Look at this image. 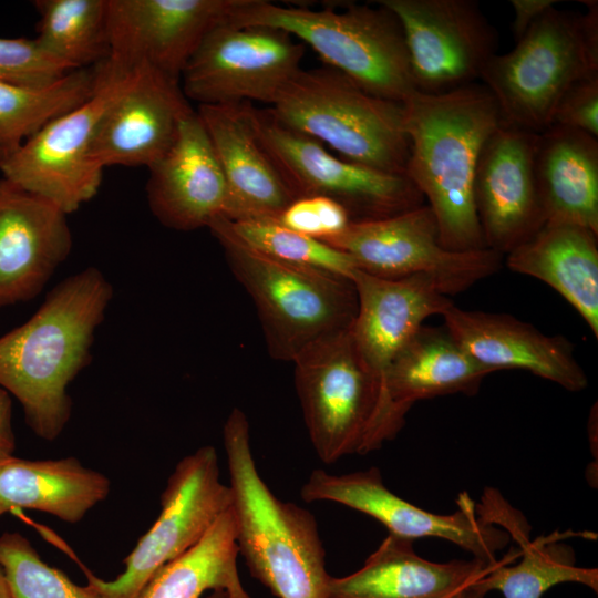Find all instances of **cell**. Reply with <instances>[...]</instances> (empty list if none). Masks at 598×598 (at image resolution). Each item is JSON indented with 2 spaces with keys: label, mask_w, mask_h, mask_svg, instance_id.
<instances>
[{
  "label": "cell",
  "mask_w": 598,
  "mask_h": 598,
  "mask_svg": "<svg viewBox=\"0 0 598 598\" xmlns=\"http://www.w3.org/2000/svg\"><path fill=\"white\" fill-rule=\"evenodd\" d=\"M112 297L103 272L87 267L59 282L28 321L0 337V386L44 441L59 437L71 417L68 386L92 360Z\"/></svg>",
  "instance_id": "6da1fadb"
},
{
  "label": "cell",
  "mask_w": 598,
  "mask_h": 598,
  "mask_svg": "<svg viewBox=\"0 0 598 598\" xmlns=\"http://www.w3.org/2000/svg\"><path fill=\"white\" fill-rule=\"evenodd\" d=\"M402 104L410 144L405 176L434 213L441 245L452 251L486 248L473 183L485 141L504 122L496 100L475 82L441 94L415 90Z\"/></svg>",
  "instance_id": "7a4b0ae2"
},
{
  "label": "cell",
  "mask_w": 598,
  "mask_h": 598,
  "mask_svg": "<svg viewBox=\"0 0 598 598\" xmlns=\"http://www.w3.org/2000/svg\"><path fill=\"white\" fill-rule=\"evenodd\" d=\"M223 435L238 550L251 576L277 598H329L330 575L313 515L278 498L261 478L240 409H233Z\"/></svg>",
  "instance_id": "3957f363"
},
{
  "label": "cell",
  "mask_w": 598,
  "mask_h": 598,
  "mask_svg": "<svg viewBox=\"0 0 598 598\" xmlns=\"http://www.w3.org/2000/svg\"><path fill=\"white\" fill-rule=\"evenodd\" d=\"M292 362L306 427L323 463L377 451L405 424L409 410L367 370L350 328L320 338Z\"/></svg>",
  "instance_id": "277c9868"
},
{
  "label": "cell",
  "mask_w": 598,
  "mask_h": 598,
  "mask_svg": "<svg viewBox=\"0 0 598 598\" xmlns=\"http://www.w3.org/2000/svg\"><path fill=\"white\" fill-rule=\"evenodd\" d=\"M227 19L238 25L279 29L298 38L329 68L378 97L403 103L415 91L401 24L379 3L312 10L240 0Z\"/></svg>",
  "instance_id": "5b68a950"
},
{
  "label": "cell",
  "mask_w": 598,
  "mask_h": 598,
  "mask_svg": "<svg viewBox=\"0 0 598 598\" xmlns=\"http://www.w3.org/2000/svg\"><path fill=\"white\" fill-rule=\"evenodd\" d=\"M207 228L256 307L271 358L292 362L315 341L351 327L358 302L349 278L267 257L241 243L225 217Z\"/></svg>",
  "instance_id": "8992f818"
},
{
  "label": "cell",
  "mask_w": 598,
  "mask_h": 598,
  "mask_svg": "<svg viewBox=\"0 0 598 598\" xmlns=\"http://www.w3.org/2000/svg\"><path fill=\"white\" fill-rule=\"evenodd\" d=\"M581 2L586 12L550 8L512 51L496 53L485 64L480 82L505 123L542 133L567 89L598 74V1Z\"/></svg>",
  "instance_id": "52a82bcc"
},
{
  "label": "cell",
  "mask_w": 598,
  "mask_h": 598,
  "mask_svg": "<svg viewBox=\"0 0 598 598\" xmlns=\"http://www.w3.org/2000/svg\"><path fill=\"white\" fill-rule=\"evenodd\" d=\"M269 112L349 162L405 175L410 144L403 104L368 93L334 69H301Z\"/></svg>",
  "instance_id": "ba28073f"
},
{
  "label": "cell",
  "mask_w": 598,
  "mask_h": 598,
  "mask_svg": "<svg viewBox=\"0 0 598 598\" xmlns=\"http://www.w3.org/2000/svg\"><path fill=\"white\" fill-rule=\"evenodd\" d=\"M231 505L215 447H199L176 464L161 496V513L124 558V571L103 580L85 570L87 586L100 598H137L161 567L197 544Z\"/></svg>",
  "instance_id": "9c48e42d"
},
{
  "label": "cell",
  "mask_w": 598,
  "mask_h": 598,
  "mask_svg": "<svg viewBox=\"0 0 598 598\" xmlns=\"http://www.w3.org/2000/svg\"><path fill=\"white\" fill-rule=\"evenodd\" d=\"M261 144L295 198L324 196L340 203L352 220L390 217L423 205L405 176L349 162L319 141L286 127L269 110L251 105Z\"/></svg>",
  "instance_id": "30bf717a"
},
{
  "label": "cell",
  "mask_w": 598,
  "mask_h": 598,
  "mask_svg": "<svg viewBox=\"0 0 598 598\" xmlns=\"http://www.w3.org/2000/svg\"><path fill=\"white\" fill-rule=\"evenodd\" d=\"M227 18L206 33L185 65L184 95L198 105H272L301 70L303 43L282 30L238 25Z\"/></svg>",
  "instance_id": "8fae6325"
},
{
  "label": "cell",
  "mask_w": 598,
  "mask_h": 598,
  "mask_svg": "<svg viewBox=\"0 0 598 598\" xmlns=\"http://www.w3.org/2000/svg\"><path fill=\"white\" fill-rule=\"evenodd\" d=\"M321 241L347 254L357 269L377 277L431 276L446 296L493 275L502 261V255L488 248H444L436 217L424 204L390 217L352 220L341 234Z\"/></svg>",
  "instance_id": "7c38bea8"
},
{
  "label": "cell",
  "mask_w": 598,
  "mask_h": 598,
  "mask_svg": "<svg viewBox=\"0 0 598 598\" xmlns=\"http://www.w3.org/2000/svg\"><path fill=\"white\" fill-rule=\"evenodd\" d=\"M399 20L416 91L441 94L480 81L498 35L475 0H379Z\"/></svg>",
  "instance_id": "4fadbf2b"
},
{
  "label": "cell",
  "mask_w": 598,
  "mask_h": 598,
  "mask_svg": "<svg viewBox=\"0 0 598 598\" xmlns=\"http://www.w3.org/2000/svg\"><path fill=\"white\" fill-rule=\"evenodd\" d=\"M300 494L307 503L330 501L363 513L384 525L389 534L402 538L447 540L491 566L499 563L496 553L511 539L504 528L478 512L467 493L458 494L454 513L436 514L391 492L377 467L342 475L315 470Z\"/></svg>",
  "instance_id": "5bb4252c"
},
{
  "label": "cell",
  "mask_w": 598,
  "mask_h": 598,
  "mask_svg": "<svg viewBox=\"0 0 598 598\" xmlns=\"http://www.w3.org/2000/svg\"><path fill=\"white\" fill-rule=\"evenodd\" d=\"M240 0H107V56L95 65L114 80L148 64L179 80L188 60Z\"/></svg>",
  "instance_id": "9a60e30c"
},
{
  "label": "cell",
  "mask_w": 598,
  "mask_h": 598,
  "mask_svg": "<svg viewBox=\"0 0 598 598\" xmlns=\"http://www.w3.org/2000/svg\"><path fill=\"white\" fill-rule=\"evenodd\" d=\"M120 81L96 76L94 94L87 101L50 121L0 164L2 177L49 199L68 215L92 199L104 171L92 158V140Z\"/></svg>",
  "instance_id": "2e32d148"
},
{
  "label": "cell",
  "mask_w": 598,
  "mask_h": 598,
  "mask_svg": "<svg viewBox=\"0 0 598 598\" xmlns=\"http://www.w3.org/2000/svg\"><path fill=\"white\" fill-rule=\"evenodd\" d=\"M179 80L140 64L120 85L96 125L91 155L107 166H152L174 143L182 120L193 111Z\"/></svg>",
  "instance_id": "e0dca14e"
},
{
  "label": "cell",
  "mask_w": 598,
  "mask_h": 598,
  "mask_svg": "<svg viewBox=\"0 0 598 598\" xmlns=\"http://www.w3.org/2000/svg\"><path fill=\"white\" fill-rule=\"evenodd\" d=\"M538 133L503 122L485 141L473 197L485 247L507 255L546 221L535 173Z\"/></svg>",
  "instance_id": "ac0fdd59"
},
{
  "label": "cell",
  "mask_w": 598,
  "mask_h": 598,
  "mask_svg": "<svg viewBox=\"0 0 598 598\" xmlns=\"http://www.w3.org/2000/svg\"><path fill=\"white\" fill-rule=\"evenodd\" d=\"M72 244L65 212L0 178V308L34 299Z\"/></svg>",
  "instance_id": "d6986e66"
},
{
  "label": "cell",
  "mask_w": 598,
  "mask_h": 598,
  "mask_svg": "<svg viewBox=\"0 0 598 598\" xmlns=\"http://www.w3.org/2000/svg\"><path fill=\"white\" fill-rule=\"evenodd\" d=\"M148 169L147 203L163 226L189 231L227 218L226 181L195 110L182 120L174 143Z\"/></svg>",
  "instance_id": "ffe728a7"
},
{
  "label": "cell",
  "mask_w": 598,
  "mask_h": 598,
  "mask_svg": "<svg viewBox=\"0 0 598 598\" xmlns=\"http://www.w3.org/2000/svg\"><path fill=\"white\" fill-rule=\"evenodd\" d=\"M442 317L451 337L492 372L525 370L573 392L588 385L571 343L563 336H547L511 315L464 310L454 303Z\"/></svg>",
  "instance_id": "44dd1931"
},
{
  "label": "cell",
  "mask_w": 598,
  "mask_h": 598,
  "mask_svg": "<svg viewBox=\"0 0 598 598\" xmlns=\"http://www.w3.org/2000/svg\"><path fill=\"white\" fill-rule=\"evenodd\" d=\"M357 313L350 334L367 370L385 388L386 371L425 319L453 303L427 275L382 278L355 269ZM388 389V388H386Z\"/></svg>",
  "instance_id": "7402d4cb"
},
{
  "label": "cell",
  "mask_w": 598,
  "mask_h": 598,
  "mask_svg": "<svg viewBox=\"0 0 598 598\" xmlns=\"http://www.w3.org/2000/svg\"><path fill=\"white\" fill-rule=\"evenodd\" d=\"M228 189L227 219L276 218L295 196L257 134L250 103L198 105Z\"/></svg>",
  "instance_id": "603a6c76"
},
{
  "label": "cell",
  "mask_w": 598,
  "mask_h": 598,
  "mask_svg": "<svg viewBox=\"0 0 598 598\" xmlns=\"http://www.w3.org/2000/svg\"><path fill=\"white\" fill-rule=\"evenodd\" d=\"M493 567L476 558L431 561L415 553L413 540L389 534L360 569L343 577H329L328 596L447 598L478 580Z\"/></svg>",
  "instance_id": "cb8c5ba5"
},
{
  "label": "cell",
  "mask_w": 598,
  "mask_h": 598,
  "mask_svg": "<svg viewBox=\"0 0 598 598\" xmlns=\"http://www.w3.org/2000/svg\"><path fill=\"white\" fill-rule=\"evenodd\" d=\"M598 235L569 221L547 220L506 255L515 272L557 291L598 337Z\"/></svg>",
  "instance_id": "d4e9b609"
},
{
  "label": "cell",
  "mask_w": 598,
  "mask_h": 598,
  "mask_svg": "<svg viewBox=\"0 0 598 598\" xmlns=\"http://www.w3.org/2000/svg\"><path fill=\"white\" fill-rule=\"evenodd\" d=\"M111 482L76 457L0 458V516L34 509L69 524L80 523L110 494Z\"/></svg>",
  "instance_id": "484cf974"
},
{
  "label": "cell",
  "mask_w": 598,
  "mask_h": 598,
  "mask_svg": "<svg viewBox=\"0 0 598 598\" xmlns=\"http://www.w3.org/2000/svg\"><path fill=\"white\" fill-rule=\"evenodd\" d=\"M535 173L547 220L569 221L598 235V138L550 125L538 133Z\"/></svg>",
  "instance_id": "4316f807"
},
{
  "label": "cell",
  "mask_w": 598,
  "mask_h": 598,
  "mask_svg": "<svg viewBox=\"0 0 598 598\" xmlns=\"http://www.w3.org/2000/svg\"><path fill=\"white\" fill-rule=\"evenodd\" d=\"M489 373L445 328L423 324L392 360L385 384L393 402L410 410L421 400L456 393L473 395Z\"/></svg>",
  "instance_id": "83f0119b"
},
{
  "label": "cell",
  "mask_w": 598,
  "mask_h": 598,
  "mask_svg": "<svg viewBox=\"0 0 598 598\" xmlns=\"http://www.w3.org/2000/svg\"><path fill=\"white\" fill-rule=\"evenodd\" d=\"M238 555L231 505L197 544L161 567L137 598H202L217 590L228 598H251L239 577Z\"/></svg>",
  "instance_id": "f1b7e54d"
},
{
  "label": "cell",
  "mask_w": 598,
  "mask_h": 598,
  "mask_svg": "<svg viewBox=\"0 0 598 598\" xmlns=\"http://www.w3.org/2000/svg\"><path fill=\"white\" fill-rule=\"evenodd\" d=\"M95 86L94 66L74 70L43 87L0 81V164L50 121L87 101Z\"/></svg>",
  "instance_id": "f546056e"
},
{
  "label": "cell",
  "mask_w": 598,
  "mask_h": 598,
  "mask_svg": "<svg viewBox=\"0 0 598 598\" xmlns=\"http://www.w3.org/2000/svg\"><path fill=\"white\" fill-rule=\"evenodd\" d=\"M520 547V559L508 565L499 561L474 586L488 594L499 591L504 598H543L553 587L579 584L598 592V569L576 565L574 549L558 540L537 538Z\"/></svg>",
  "instance_id": "4dcf8cb0"
},
{
  "label": "cell",
  "mask_w": 598,
  "mask_h": 598,
  "mask_svg": "<svg viewBox=\"0 0 598 598\" xmlns=\"http://www.w3.org/2000/svg\"><path fill=\"white\" fill-rule=\"evenodd\" d=\"M39 43L73 70L107 56V0H37Z\"/></svg>",
  "instance_id": "1f68e13d"
},
{
  "label": "cell",
  "mask_w": 598,
  "mask_h": 598,
  "mask_svg": "<svg viewBox=\"0 0 598 598\" xmlns=\"http://www.w3.org/2000/svg\"><path fill=\"white\" fill-rule=\"evenodd\" d=\"M233 234L249 248L290 265L328 271L346 278L357 269L343 251L295 230L274 218L227 219ZM351 280V279H350Z\"/></svg>",
  "instance_id": "d6a6232c"
},
{
  "label": "cell",
  "mask_w": 598,
  "mask_h": 598,
  "mask_svg": "<svg viewBox=\"0 0 598 598\" xmlns=\"http://www.w3.org/2000/svg\"><path fill=\"white\" fill-rule=\"evenodd\" d=\"M0 564L14 598H100L87 585L79 586L62 570L48 565L18 532L0 535Z\"/></svg>",
  "instance_id": "836d02e7"
},
{
  "label": "cell",
  "mask_w": 598,
  "mask_h": 598,
  "mask_svg": "<svg viewBox=\"0 0 598 598\" xmlns=\"http://www.w3.org/2000/svg\"><path fill=\"white\" fill-rule=\"evenodd\" d=\"M74 71L37 39L0 38V81L28 86L51 85Z\"/></svg>",
  "instance_id": "e575fe53"
},
{
  "label": "cell",
  "mask_w": 598,
  "mask_h": 598,
  "mask_svg": "<svg viewBox=\"0 0 598 598\" xmlns=\"http://www.w3.org/2000/svg\"><path fill=\"white\" fill-rule=\"evenodd\" d=\"M274 219L291 230L319 240L341 234L352 221L340 203L324 196L295 198Z\"/></svg>",
  "instance_id": "d590c367"
},
{
  "label": "cell",
  "mask_w": 598,
  "mask_h": 598,
  "mask_svg": "<svg viewBox=\"0 0 598 598\" xmlns=\"http://www.w3.org/2000/svg\"><path fill=\"white\" fill-rule=\"evenodd\" d=\"M554 124L598 138V74L581 79L567 89L554 111Z\"/></svg>",
  "instance_id": "8d00e7d4"
},
{
  "label": "cell",
  "mask_w": 598,
  "mask_h": 598,
  "mask_svg": "<svg viewBox=\"0 0 598 598\" xmlns=\"http://www.w3.org/2000/svg\"><path fill=\"white\" fill-rule=\"evenodd\" d=\"M557 3V0H511L514 11L512 32L515 42L527 32L539 17Z\"/></svg>",
  "instance_id": "74e56055"
},
{
  "label": "cell",
  "mask_w": 598,
  "mask_h": 598,
  "mask_svg": "<svg viewBox=\"0 0 598 598\" xmlns=\"http://www.w3.org/2000/svg\"><path fill=\"white\" fill-rule=\"evenodd\" d=\"M16 436L12 427L10 393L0 386V458L14 455Z\"/></svg>",
  "instance_id": "f35d334b"
},
{
  "label": "cell",
  "mask_w": 598,
  "mask_h": 598,
  "mask_svg": "<svg viewBox=\"0 0 598 598\" xmlns=\"http://www.w3.org/2000/svg\"><path fill=\"white\" fill-rule=\"evenodd\" d=\"M487 594L474 586V582L447 598H485Z\"/></svg>",
  "instance_id": "ab89813d"
},
{
  "label": "cell",
  "mask_w": 598,
  "mask_h": 598,
  "mask_svg": "<svg viewBox=\"0 0 598 598\" xmlns=\"http://www.w3.org/2000/svg\"><path fill=\"white\" fill-rule=\"evenodd\" d=\"M0 598H14L7 574L0 564Z\"/></svg>",
  "instance_id": "60d3db41"
},
{
  "label": "cell",
  "mask_w": 598,
  "mask_h": 598,
  "mask_svg": "<svg viewBox=\"0 0 598 598\" xmlns=\"http://www.w3.org/2000/svg\"><path fill=\"white\" fill-rule=\"evenodd\" d=\"M202 598H228L227 594L225 591H221V590H217V591H210L208 592V595L202 597Z\"/></svg>",
  "instance_id": "b9f144b4"
}]
</instances>
